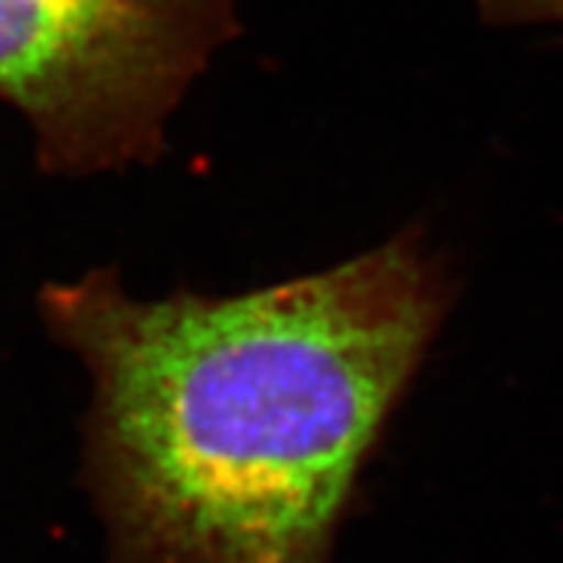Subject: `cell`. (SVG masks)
Wrapping results in <instances>:
<instances>
[{"label": "cell", "instance_id": "6da1fadb", "mask_svg": "<svg viewBox=\"0 0 563 563\" xmlns=\"http://www.w3.org/2000/svg\"><path fill=\"white\" fill-rule=\"evenodd\" d=\"M452 302L420 230L239 297H41L92 379L84 483L110 563H331L360 472Z\"/></svg>", "mask_w": 563, "mask_h": 563}, {"label": "cell", "instance_id": "7a4b0ae2", "mask_svg": "<svg viewBox=\"0 0 563 563\" xmlns=\"http://www.w3.org/2000/svg\"><path fill=\"white\" fill-rule=\"evenodd\" d=\"M236 30V0H0V101L30 121L53 176L156 162Z\"/></svg>", "mask_w": 563, "mask_h": 563}, {"label": "cell", "instance_id": "3957f363", "mask_svg": "<svg viewBox=\"0 0 563 563\" xmlns=\"http://www.w3.org/2000/svg\"><path fill=\"white\" fill-rule=\"evenodd\" d=\"M481 12L495 26H523V23L563 26V0H481Z\"/></svg>", "mask_w": 563, "mask_h": 563}]
</instances>
